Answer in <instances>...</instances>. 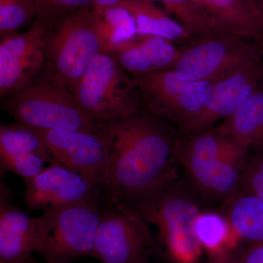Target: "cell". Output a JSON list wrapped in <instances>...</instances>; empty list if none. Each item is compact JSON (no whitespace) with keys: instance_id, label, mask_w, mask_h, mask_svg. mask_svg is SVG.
<instances>
[{"instance_id":"6da1fadb","label":"cell","mask_w":263,"mask_h":263,"mask_svg":"<svg viewBox=\"0 0 263 263\" xmlns=\"http://www.w3.org/2000/svg\"><path fill=\"white\" fill-rule=\"evenodd\" d=\"M97 124L110 143L103 177L107 202L127 201L179 176V130L172 124L144 109Z\"/></svg>"},{"instance_id":"7a4b0ae2","label":"cell","mask_w":263,"mask_h":263,"mask_svg":"<svg viewBox=\"0 0 263 263\" xmlns=\"http://www.w3.org/2000/svg\"><path fill=\"white\" fill-rule=\"evenodd\" d=\"M205 202L179 175L121 203L150 228L155 227L156 246L162 249L171 263H198L204 251L195 236L194 223L206 209Z\"/></svg>"},{"instance_id":"3957f363","label":"cell","mask_w":263,"mask_h":263,"mask_svg":"<svg viewBox=\"0 0 263 263\" xmlns=\"http://www.w3.org/2000/svg\"><path fill=\"white\" fill-rule=\"evenodd\" d=\"M248 153L214 129L192 134L179 132V165L205 201L223 202L239 190Z\"/></svg>"},{"instance_id":"277c9868","label":"cell","mask_w":263,"mask_h":263,"mask_svg":"<svg viewBox=\"0 0 263 263\" xmlns=\"http://www.w3.org/2000/svg\"><path fill=\"white\" fill-rule=\"evenodd\" d=\"M73 95L83 111L96 123L119 120L143 109L133 76L105 52L95 57Z\"/></svg>"},{"instance_id":"5b68a950","label":"cell","mask_w":263,"mask_h":263,"mask_svg":"<svg viewBox=\"0 0 263 263\" xmlns=\"http://www.w3.org/2000/svg\"><path fill=\"white\" fill-rule=\"evenodd\" d=\"M104 202H83L33 218L45 263H70L92 257Z\"/></svg>"},{"instance_id":"8992f818","label":"cell","mask_w":263,"mask_h":263,"mask_svg":"<svg viewBox=\"0 0 263 263\" xmlns=\"http://www.w3.org/2000/svg\"><path fill=\"white\" fill-rule=\"evenodd\" d=\"M101 52L92 9L65 15L53 24L48 41V79L73 94L90 64Z\"/></svg>"},{"instance_id":"52a82bcc","label":"cell","mask_w":263,"mask_h":263,"mask_svg":"<svg viewBox=\"0 0 263 263\" xmlns=\"http://www.w3.org/2000/svg\"><path fill=\"white\" fill-rule=\"evenodd\" d=\"M3 108L17 122L39 129L100 130L97 123L83 111L73 94L49 79L32 82L9 95Z\"/></svg>"},{"instance_id":"ba28073f","label":"cell","mask_w":263,"mask_h":263,"mask_svg":"<svg viewBox=\"0 0 263 263\" xmlns=\"http://www.w3.org/2000/svg\"><path fill=\"white\" fill-rule=\"evenodd\" d=\"M262 53L263 41L218 33L183 43L167 70L186 81H216Z\"/></svg>"},{"instance_id":"9c48e42d","label":"cell","mask_w":263,"mask_h":263,"mask_svg":"<svg viewBox=\"0 0 263 263\" xmlns=\"http://www.w3.org/2000/svg\"><path fill=\"white\" fill-rule=\"evenodd\" d=\"M155 247L152 230L136 213L121 202H104L92 257L102 263H151Z\"/></svg>"},{"instance_id":"30bf717a","label":"cell","mask_w":263,"mask_h":263,"mask_svg":"<svg viewBox=\"0 0 263 263\" xmlns=\"http://www.w3.org/2000/svg\"><path fill=\"white\" fill-rule=\"evenodd\" d=\"M133 78L143 109L179 130L200 113L217 81H186L167 70Z\"/></svg>"},{"instance_id":"8fae6325","label":"cell","mask_w":263,"mask_h":263,"mask_svg":"<svg viewBox=\"0 0 263 263\" xmlns=\"http://www.w3.org/2000/svg\"><path fill=\"white\" fill-rule=\"evenodd\" d=\"M53 24L36 18L30 29L2 38L0 95L8 97L32 84L47 62L48 45Z\"/></svg>"},{"instance_id":"7c38bea8","label":"cell","mask_w":263,"mask_h":263,"mask_svg":"<svg viewBox=\"0 0 263 263\" xmlns=\"http://www.w3.org/2000/svg\"><path fill=\"white\" fill-rule=\"evenodd\" d=\"M24 183V201L30 210L46 212L83 202L106 201L102 185L53 158L49 166Z\"/></svg>"},{"instance_id":"4fadbf2b","label":"cell","mask_w":263,"mask_h":263,"mask_svg":"<svg viewBox=\"0 0 263 263\" xmlns=\"http://www.w3.org/2000/svg\"><path fill=\"white\" fill-rule=\"evenodd\" d=\"M263 80V53L213 85L203 108L179 129L192 134L210 129L233 115Z\"/></svg>"},{"instance_id":"5bb4252c","label":"cell","mask_w":263,"mask_h":263,"mask_svg":"<svg viewBox=\"0 0 263 263\" xmlns=\"http://www.w3.org/2000/svg\"><path fill=\"white\" fill-rule=\"evenodd\" d=\"M34 129L42 138L53 159L104 187L110 143L101 129L91 132Z\"/></svg>"},{"instance_id":"9a60e30c","label":"cell","mask_w":263,"mask_h":263,"mask_svg":"<svg viewBox=\"0 0 263 263\" xmlns=\"http://www.w3.org/2000/svg\"><path fill=\"white\" fill-rule=\"evenodd\" d=\"M53 160L42 138L34 128L18 122L0 127L2 171L12 172L24 181L32 179Z\"/></svg>"},{"instance_id":"2e32d148","label":"cell","mask_w":263,"mask_h":263,"mask_svg":"<svg viewBox=\"0 0 263 263\" xmlns=\"http://www.w3.org/2000/svg\"><path fill=\"white\" fill-rule=\"evenodd\" d=\"M8 186L1 183L0 263H27L40 251L33 218L9 200Z\"/></svg>"},{"instance_id":"e0dca14e","label":"cell","mask_w":263,"mask_h":263,"mask_svg":"<svg viewBox=\"0 0 263 263\" xmlns=\"http://www.w3.org/2000/svg\"><path fill=\"white\" fill-rule=\"evenodd\" d=\"M219 33L263 41V27L256 0H193Z\"/></svg>"},{"instance_id":"ac0fdd59","label":"cell","mask_w":263,"mask_h":263,"mask_svg":"<svg viewBox=\"0 0 263 263\" xmlns=\"http://www.w3.org/2000/svg\"><path fill=\"white\" fill-rule=\"evenodd\" d=\"M178 53L179 48L168 40L137 35L108 53L128 73L135 76L168 70Z\"/></svg>"},{"instance_id":"d6986e66","label":"cell","mask_w":263,"mask_h":263,"mask_svg":"<svg viewBox=\"0 0 263 263\" xmlns=\"http://www.w3.org/2000/svg\"><path fill=\"white\" fill-rule=\"evenodd\" d=\"M214 129L249 152L263 144V84L233 115L218 124Z\"/></svg>"},{"instance_id":"ffe728a7","label":"cell","mask_w":263,"mask_h":263,"mask_svg":"<svg viewBox=\"0 0 263 263\" xmlns=\"http://www.w3.org/2000/svg\"><path fill=\"white\" fill-rule=\"evenodd\" d=\"M226 216L243 243H263V200L240 190L222 202Z\"/></svg>"},{"instance_id":"44dd1931","label":"cell","mask_w":263,"mask_h":263,"mask_svg":"<svg viewBox=\"0 0 263 263\" xmlns=\"http://www.w3.org/2000/svg\"><path fill=\"white\" fill-rule=\"evenodd\" d=\"M120 5L131 13L136 21L137 35L155 36L183 43L193 39L178 21L148 0H123Z\"/></svg>"},{"instance_id":"7402d4cb","label":"cell","mask_w":263,"mask_h":263,"mask_svg":"<svg viewBox=\"0 0 263 263\" xmlns=\"http://www.w3.org/2000/svg\"><path fill=\"white\" fill-rule=\"evenodd\" d=\"M194 232L204 252L209 256L210 262L221 258L243 243L221 211H202L194 223Z\"/></svg>"},{"instance_id":"603a6c76","label":"cell","mask_w":263,"mask_h":263,"mask_svg":"<svg viewBox=\"0 0 263 263\" xmlns=\"http://www.w3.org/2000/svg\"><path fill=\"white\" fill-rule=\"evenodd\" d=\"M92 13L103 52L110 53L136 37V21L122 5L104 9L93 8Z\"/></svg>"},{"instance_id":"cb8c5ba5","label":"cell","mask_w":263,"mask_h":263,"mask_svg":"<svg viewBox=\"0 0 263 263\" xmlns=\"http://www.w3.org/2000/svg\"><path fill=\"white\" fill-rule=\"evenodd\" d=\"M161 2L167 12L174 15L193 38L218 34L205 15L193 0H148Z\"/></svg>"},{"instance_id":"d4e9b609","label":"cell","mask_w":263,"mask_h":263,"mask_svg":"<svg viewBox=\"0 0 263 263\" xmlns=\"http://www.w3.org/2000/svg\"><path fill=\"white\" fill-rule=\"evenodd\" d=\"M32 0H0V32L2 37L23 28L34 18Z\"/></svg>"},{"instance_id":"484cf974","label":"cell","mask_w":263,"mask_h":263,"mask_svg":"<svg viewBox=\"0 0 263 263\" xmlns=\"http://www.w3.org/2000/svg\"><path fill=\"white\" fill-rule=\"evenodd\" d=\"M36 18L55 24L65 15L83 9H93V0H32Z\"/></svg>"},{"instance_id":"4316f807","label":"cell","mask_w":263,"mask_h":263,"mask_svg":"<svg viewBox=\"0 0 263 263\" xmlns=\"http://www.w3.org/2000/svg\"><path fill=\"white\" fill-rule=\"evenodd\" d=\"M240 190L263 200V144L249 151Z\"/></svg>"},{"instance_id":"83f0119b","label":"cell","mask_w":263,"mask_h":263,"mask_svg":"<svg viewBox=\"0 0 263 263\" xmlns=\"http://www.w3.org/2000/svg\"><path fill=\"white\" fill-rule=\"evenodd\" d=\"M210 263H263V243H241L224 257Z\"/></svg>"},{"instance_id":"f1b7e54d","label":"cell","mask_w":263,"mask_h":263,"mask_svg":"<svg viewBox=\"0 0 263 263\" xmlns=\"http://www.w3.org/2000/svg\"><path fill=\"white\" fill-rule=\"evenodd\" d=\"M123 0H93L94 9H104L120 4Z\"/></svg>"},{"instance_id":"f546056e","label":"cell","mask_w":263,"mask_h":263,"mask_svg":"<svg viewBox=\"0 0 263 263\" xmlns=\"http://www.w3.org/2000/svg\"><path fill=\"white\" fill-rule=\"evenodd\" d=\"M258 6L259 13H260L261 19H262V23L263 27V0H256Z\"/></svg>"},{"instance_id":"4dcf8cb0","label":"cell","mask_w":263,"mask_h":263,"mask_svg":"<svg viewBox=\"0 0 263 263\" xmlns=\"http://www.w3.org/2000/svg\"><path fill=\"white\" fill-rule=\"evenodd\" d=\"M27 263H37V262H35V261L33 260L32 258L30 259V260Z\"/></svg>"},{"instance_id":"1f68e13d","label":"cell","mask_w":263,"mask_h":263,"mask_svg":"<svg viewBox=\"0 0 263 263\" xmlns=\"http://www.w3.org/2000/svg\"><path fill=\"white\" fill-rule=\"evenodd\" d=\"M262 84H263V80H262Z\"/></svg>"}]
</instances>
